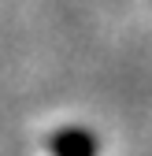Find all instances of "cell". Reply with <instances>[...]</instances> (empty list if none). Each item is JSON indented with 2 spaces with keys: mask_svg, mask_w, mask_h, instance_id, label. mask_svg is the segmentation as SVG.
Returning a JSON list of instances; mask_svg holds the SVG:
<instances>
[{
  "mask_svg": "<svg viewBox=\"0 0 152 156\" xmlns=\"http://www.w3.org/2000/svg\"><path fill=\"white\" fill-rule=\"evenodd\" d=\"M56 156H97V138L89 130H60L52 138Z\"/></svg>",
  "mask_w": 152,
  "mask_h": 156,
  "instance_id": "cell-1",
  "label": "cell"
}]
</instances>
